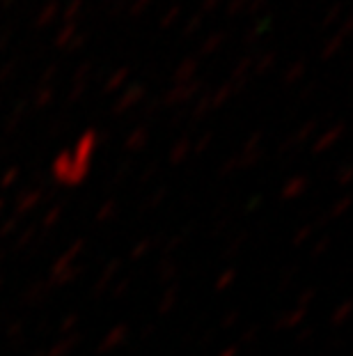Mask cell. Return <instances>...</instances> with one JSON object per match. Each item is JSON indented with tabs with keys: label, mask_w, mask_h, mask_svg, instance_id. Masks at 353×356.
<instances>
[{
	"label": "cell",
	"mask_w": 353,
	"mask_h": 356,
	"mask_svg": "<svg viewBox=\"0 0 353 356\" xmlns=\"http://www.w3.org/2000/svg\"><path fill=\"white\" fill-rule=\"evenodd\" d=\"M303 70H305V63H294V65L289 67V76H287V81L300 76V74H303Z\"/></svg>",
	"instance_id": "obj_15"
},
{
	"label": "cell",
	"mask_w": 353,
	"mask_h": 356,
	"mask_svg": "<svg viewBox=\"0 0 353 356\" xmlns=\"http://www.w3.org/2000/svg\"><path fill=\"white\" fill-rule=\"evenodd\" d=\"M268 3H271V0H248L246 10H248V14H259L266 10Z\"/></svg>",
	"instance_id": "obj_9"
},
{
	"label": "cell",
	"mask_w": 353,
	"mask_h": 356,
	"mask_svg": "<svg viewBox=\"0 0 353 356\" xmlns=\"http://www.w3.org/2000/svg\"><path fill=\"white\" fill-rule=\"evenodd\" d=\"M126 76H129V70H126V67H122V70H119V72L115 74V76H112V79L108 81V90H115Z\"/></svg>",
	"instance_id": "obj_11"
},
{
	"label": "cell",
	"mask_w": 353,
	"mask_h": 356,
	"mask_svg": "<svg viewBox=\"0 0 353 356\" xmlns=\"http://www.w3.org/2000/svg\"><path fill=\"white\" fill-rule=\"evenodd\" d=\"M268 26H271V19H268V17L259 19L257 24H255V26L250 28V33L246 35V42H255V40H259V37L264 35L266 30H268Z\"/></svg>",
	"instance_id": "obj_7"
},
{
	"label": "cell",
	"mask_w": 353,
	"mask_h": 356,
	"mask_svg": "<svg viewBox=\"0 0 353 356\" xmlns=\"http://www.w3.org/2000/svg\"><path fill=\"white\" fill-rule=\"evenodd\" d=\"M80 12H83V0H69V5L64 7V14H62L64 24L74 26V21L80 17Z\"/></svg>",
	"instance_id": "obj_6"
},
{
	"label": "cell",
	"mask_w": 353,
	"mask_h": 356,
	"mask_svg": "<svg viewBox=\"0 0 353 356\" xmlns=\"http://www.w3.org/2000/svg\"><path fill=\"white\" fill-rule=\"evenodd\" d=\"M60 12V5L58 0H51V3L44 7V10L40 12V17H37V26H49L51 21L55 19V14Z\"/></svg>",
	"instance_id": "obj_3"
},
{
	"label": "cell",
	"mask_w": 353,
	"mask_h": 356,
	"mask_svg": "<svg viewBox=\"0 0 353 356\" xmlns=\"http://www.w3.org/2000/svg\"><path fill=\"white\" fill-rule=\"evenodd\" d=\"M149 3H152V0H138V3L131 7V17H138V14L145 12L149 7Z\"/></svg>",
	"instance_id": "obj_14"
},
{
	"label": "cell",
	"mask_w": 353,
	"mask_h": 356,
	"mask_svg": "<svg viewBox=\"0 0 353 356\" xmlns=\"http://www.w3.org/2000/svg\"><path fill=\"white\" fill-rule=\"evenodd\" d=\"M337 17H340V7H333V10L328 12V17H326V21H324V26H330L333 21H337Z\"/></svg>",
	"instance_id": "obj_16"
},
{
	"label": "cell",
	"mask_w": 353,
	"mask_h": 356,
	"mask_svg": "<svg viewBox=\"0 0 353 356\" xmlns=\"http://www.w3.org/2000/svg\"><path fill=\"white\" fill-rule=\"evenodd\" d=\"M195 70H198V63H195V60H184L182 65H179V72L175 74V79L177 81H186V79H191L193 74H195Z\"/></svg>",
	"instance_id": "obj_8"
},
{
	"label": "cell",
	"mask_w": 353,
	"mask_h": 356,
	"mask_svg": "<svg viewBox=\"0 0 353 356\" xmlns=\"http://www.w3.org/2000/svg\"><path fill=\"white\" fill-rule=\"evenodd\" d=\"M177 14H179V7H172V10H168V12H165V17L161 19V28H168L170 24H175Z\"/></svg>",
	"instance_id": "obj_13"
},
{
	"label": "cell",
	"mask_w": 353,
	"mask_h": 356,
	"mask_svg": "<svg viewBox=\"0 0 353 356\" xmlns=\"http://www.w3.org/2000/svg\"><path fill=\"white\" fill-rule=\"evenodd\" d=\"M76 37V26H71V24H64L62 26V30L58 33V37H55V44L60 49H67L71 44V40Z\"/></svg>",
	"instance_id": "obj_5"
},
{
	"label": "cell",
	"mask_w": 353,
	"mask_h": 356,
	"mask_svg": "<svg viewBox=\"0 0 353 356\" xmlns=\"http://www.w3.org/2000/svg\"><path fill=\"white\" fill-rule=\"evenodd\" d=\"M218 5H221V0H205V5H202V10H205V12H212V10H216Z\"/></svg>",
	"instance_id": "obj_17"
},
{
	"label": "cell",
	"mask_w": 353,
	"mask_h": 356,
	"mask_svg": "<svg viewBox=\"0 0 353 356\" xmlns=\"http://www.w3.org/2000/svg\"><path fill=\"white\" fill-rule=\"evenodd\" d=\"M200 24H202V14H195V17L189 21V24L184 26V35H195V33H198Z\"/></svg>",
	"instance_id": "obj_10"
},
{
	"label": "cell",
	"mask_w": 353,
	"mask_h": 356,
	"mask_svg": "<svg viewBox=\"0 0 353 356\" xmlns=\"http://www.w3.org/2000/svg\"><path fill=\"white\" fill-rule=\"evenodd\" d=\"M273 63H275V53L273 51H266V53H261L257 60L252 58V70L257 72V74H264V72L271 70Z\"/></svg>",
	"instance_id": "obj_2"
},
{
	"label": "cell",
	"mask_w": 353,
	"mask_h": 356,
	"mask_svg": "<svg viewBox=\"0 0 353 356\" xmlns=\"http://www.w3.org/2000/svg\"><path fill=\"white\" fill-rule=\"evenodd\" d=\"M227 40V35L225 33H214L212 37H209V40L202 44V49H200V53L202 56H209V53H216L218 49H221V44Z\"/></svg>",
	"instance_id": "obj_4"
},
{
	"label": "cell",
	"mask_w": 353,
	"mask_h": 356,
	"mask_svg": "<svg viewBox=\"0 0 353 356\" xmlns=\"http://www.w3.org/2000/svg\"><path fill=\"white\" fill-rule=\"evenodd\" d=\"M349 28H351V19H347L344 21V26L337 30V33L330 37V40L326 42V47H324V53H321V58L324 60H328V58H333L337 51H340V47H342V42L347 40V35H349Z\"/></svg>",
	"instance_id": "obj_1"
},
{
	"label": "cell",
	"mask_w": 353,
	"mask_h": 356,
	"mask_svg": "<svg viewBox=\"0 0 353 356\" xmlns=\"http://www.w3.org/2000/svg\"><path fill=\"white\" fill-rule=\"evenodd\" d=\"M246 5H248V0H232V3L227 5V14H230V17H234V14L246 10Z\"/></svg>",
	"instance_id": "obj_12"
}]
</instances>
